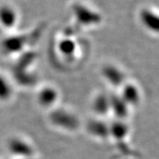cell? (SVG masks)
<instances>
[{"mask_svg":"<svg viewBox=\"0 0 159 159\" xmlns=\"http://www.w3.org/2000/svg\"><path fill=\"white\" fill-rule=\"evenodd\" d=\"M56 93L55 91L51 89H46L43 90L41 91L39 96L40 102L42 104L44 105H50L52 102H54V100L56 99Z\"/></svg>","mask_w":159,"mask_h":159,"instance_id":"obj_5","label":"cell"},{"mask_svg":"<svg viewBox=\"0 0 159 159\" xmlns=\"http://www.w3.org/2000/svg\"><path fill=\"white\" fill-rule=\"evenodd\" d=\"M141 20L149 29L159 32V16L150 10L144 9L141 12Z\"/></svg>","mask_w":159,"mask_h":159,"instance_id":"obj_3","label":"cell"},{"mask_svg":"<svg viewBox=\"0 0 159 159\" xmlns=\"http://www.w3.org/2000/svg\"><path fill=\"white\" fill-rule=\"evenodd\" d=\"M74 12L75 14V17L80 23L82 24H91V23H97L101 20V16L95 12L91 11L88 7L82 6L80 4L74 5Z\"/></svg>","mask_w":159,"mask_h":159,"instance_id":"obj_1","label":"cell"},{"mask_svg":"<svg viewBox=\"0 0 159 159\" xmlns=\"http://www.w3.org/2000/svg\"><path fill=\"white\" fill-rule=\"evenodd\" d=\"M11 151H13V153H16L18 155H21L24 157L30 156L31 155V148L29 146H28L27 143L19 141V140H13L10 143Z\"/></svg>","mask_w":159,"mask_h":159,"instance_id":"obj_4","label":"cell"},{"mask_svg":"<svg viewBox=\"0 0 159 159\" xmlns=\"http://www.w3.org/2000/svg\"><path fill=\"white\" fill-rule=\"evenodd\" d=\"M10 87L6 80L0 76V99H6L10 96Z\"/></svg>","mask_w":159,"mask_h":159,"instance_id":"obj_6","label":"cell"},{"mask_svg":"<svg viewBox=\"0 0 159 159\" xmlns=\"http://www.w3.org/2000/svg\"><path fill=\"white\" fill-rule=\"evenodd\" d=\"M17 20L15 10L9 6H2L0 7V23L7 28L12 27Z\"/></svg>","mask_w":159,"mask_h":159,"instance_id":"obj_2","label":"cell"}]
</instances>
